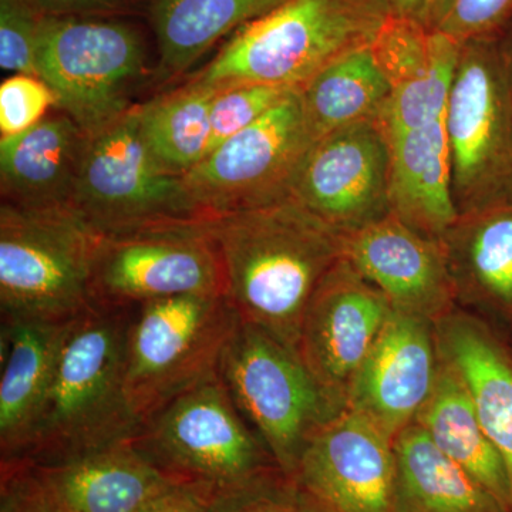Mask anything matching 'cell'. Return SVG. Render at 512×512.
Wrapping results in <instances>:
<instances>
[{
    "label": "cell",
    "mask_w": 512,
    "mask_h": 512,
    "mask_svg": "<svg viewBox=\"0 0 512 512\" xmlns=\"http://www.w3.org/2000/svg\"><path fill=\"white\" fill-rule=\"evenodd\" d=\"M399 512H507L416 423L393 441Z\"/></svg>",
    "instance_id": "cell-26"
},
{
    "label": "cell",
    "mask_w": 512,
    "mask_h": 512,
    "mask_svg": "<svg viewBox=\"0 0 512 512\" xmlns=\"http://www.w3.org/2000/svg\"><path fill=\"white\" fill-rule=\"evenodd\" d=\"M315 140L357 124L379 123L390 86L370 46L339 57L298 89Z\"/></svg>",
    "instance_id": "cell-28"
},
{
    "label": "cell",
    "mask_w": 512,
    "mask_h": 512,
    "mask_svg": "<svg viewBox=\"0 0 512 512\" xmlns=\"http://www.w3.org/2000/svg\"><path fill=\"white\" fill-rule=\"evenodd\" d=\"M215 93L217 89L191 79L173 92L137 104L141 138L165 173L183 177L207 157Z\"/></svg>",
    "instance_id": "cell-29"
},
{
    "label": "cell",
    "mask_w": 512,
    "mask_h": 512,
    "mask_svg": "<svg viewBox=\"0 0 512 512\" xmlns=\"http://www.w3.org/2000/svg\"><path fill=\"white\" fill-rule=\"evenodd\" d=\"M207 504L210 512H322L296 478L281 470Z\"/></svg>",
    "instance_id": "cell-31"
},
{
    "label": "cell",
    "mask_w": 512,
    "mask_h": 512,
    "mask_svg": "<svg viewBox=\"0 0 512 512\" xmlns=\"http://www.w3.org/2000/svg\"><path fill=\"white\" fill-rule=\"evenodd\" d=\"M87 140L82 128L60 110L23 133L0 137L3 201L70 207Z\"/></svg>",
    "instance_id": "cell-23"
},
{
    "label": "cell",
    "mask_w": 512,
    "mask_h": 512,
    "mask_svg": "<svg viewBox=\"0 0 512 512\" xmlns=\"http://www.w3.org/2000/svg\"><path fill=\"white\" fill-rule=\"evenodd\" d=\"M66 323L2 319L0 463L28 453Z\"/></svg>",
    "instance_id": "cell-22"
},
{
    "label": "cell",
    "mask_w": 512,
    "mask_h": 512,
    "mask_svg": "<svg viewBox=\"0 0 512 512\" xmlns=\"http://www.w3.org/2000/svg\"><path fill=\"white\" fill-rule=\"evenodd\" d=\"M390 15L389 0H288L237 30L192 79L212 89H301L339 57L372 45Z\"/></svg>",
    "instance_id": "cell-3"
},
{
    "label": "cell",
    "mask_w": 512,
    "mask_h": 512,
    "mask_svg": "<svg viewBox=\"0 0 512 512\" xmlns=\"http://www.w3.org/2000/svg\"><path fill=\"white\" fill-rule=\"evenodd\" d=\"M131 309L90 306L69 320L28 453L53 463L133 439L140 429L126 393Z\"/></svg>",
    "instance_id": "cell-2"
},
{
    "label": "cell",
    "mask_w": 512,
    "mask_h": 512,
    "mask_svg": "<svg viewBox=\"0 0 512 512\" xmlns=\"http://www.w3.org/2000/svg\"><path fill=\"white\" fill-rule=\"evenodd\" d=\"M140 512H210L208 504L187 488L174 485L154 498Z\"/></svg>",
    "instance_id": "cell-37"
},
{
    "label": "cell",
    "mask_w": 512,
    "mask_h": 512,
    "mask_svg": "<svg viewBox=\"0 0 512 512\" xmlns=\"http://www.w3.org/2000/svg\"><path fill=\"white\" fill-rule=\"evenodd\" d=\"M131 441L171 483L205 503L279 470L218 370L143 421Z\"/></svg>",
    "instance_id": "cell-4"
},
{
    "label": "cell",
    "mask_w": 512,
    "mask_h": 512,
    "mask_svg": "<svg viewBox=\"0 0 512 512\" xmlns=\"http://www.w3.org/2000/svg\"><path fill=\"white\" fill-rule=\"evenodd\" d=\"M389 141L379 123L357 124L315 141L292 197L346 235L390 212Z\"/></svg>",
    "instance_id": "cell-14"
},
{
    "label": "cell",
    "mask_w": 512,
    "mask_h": 512,
    "mask_svg": "<svg viewBox=\"0 0 512 512\" xmlns=\"http://www.w3.org/2000/svg\"><path fill=\"white\" fill-rule=\"evenodd\" d=\"M218 375L286 476H295L316 431L343 412L296 350L242 320L222 352Z\"/></svg>",
    "instance_id": "cell-7"
},
{
    "label": "cell",
    "mask_w": 512,
    "mask_h": 512,
    "mask_svg": "<svg viewBox=\"0 0 512 512\" xmlns=\"http://www.w3.org/2000/svg\"><path fill=\"white\" fill-rule=\"evenodd\" d=\"M437 350L466 384L510 483L512 512V346L487 320L457 306L434 323Z\"/></svg>",
    "instance_id": "cell-20"
},
{
    "label": "cell",
    "mask_w": 512,
    "mask_h": 512,
    "mask_svg": "<svg viewBox=\"0 0 512 512\" xmlns=\"http://www.w3.org/2000/svg\"><path fill=\"white\" fill-rule=\"evenodd\" d=\"M439 369L434 323L394 311L357 373L348 409L394 440L416 421Z\"/></svg>",
    "instance_id": "cell-17"
},
{
    "label": "cell",
    "mask_w": 512,
    "mask_h": 512,
    "mask_svg": "<svg viewBox=\"0 0 512 512\" xmlns=\"http://www.w3.org/2000/svg\"><path fill=\"white\" fill-rule=\"evenodd\" d=\"M0 512H43L32 461L0 463Z\"/></svg>",
    "instance_id": "cell-35"
},
{
    "label": "cell",
    "mask_w": 512,
    "mask_h": 512,
    "mask_svg": "<svg viewBox=\"0 0 512 512\" xmlns=\"http://www.w3.org/2000/svg\"><path fill=\"white\" fill-rule=\"evenodd\" d=\"M443 120L458 217L512 204L507 29L461 43Z\"/></svg>",
    "instance_id": "cell-6"
},
{
    "label": "cell",
    "mask_w": 512,
    "mask_h": 512,
    "mask_svg": "<svg viewBox=\"0 0 512 512\" xmlns=\"http://www.w3.org/2000/svg\"><path fill=\"white\" fill-rule=\"evenodd\" d=\"M208 222L104 237L94 269L92 305L131 309L174 296L227 295Z\"/></svg>",
    "instance_id": "cell-12"
},
{
    "label": "cell",
    "mask_w": 512,
    "mask_h": 512,
    "mask_svg": "<svg viewBox=\"0 0 512 512\" xmlns=\"http://www.w3.org/2000/svg\"><path fill=\"white\" fill-rule=\"evenodd\" d=\"M343 258L396 312L436 323L458 306L443 242L393 214L343 235Z\"/></svg>",
    "instance_id": "cell-16"
},
{
    "label": "cell",
    "mask_w": 512,
    "mask_h": 512,
    "mask_svg": "<svg viewBox=\"0 0 512 512\" xmlns=\"http://www.w3.org/2000/svg\"><path fill=\"white\" fill-rule=\"evenodd\" d=\"M43 512H140L174 487L127 440L53 463H33Z\"/></svg>",
    "instance_id": "cell-19"
},
{
    "label": "cell",
    "mask_w": 512,
    "mask_h": 512,
    "mask_svg": "<svg viewBox=\"0 0 512 512\" xmlns=\"http://www.w3.org/2000/svg\"><path fill=\"white\" fill-rule=\"evenodd\" d=\"M315 141L295 90L183 175L185 187L210 218L288 200Z\"/></svg>",
    "instance_id": "cell-11"
},
{
    "label": "cell",
    "mask_w": 512,
    "mask_h": 512,
    "mask_svg": "<svg viewBox=\"0 0 512 512\" xmlns=\"http://www.w3.org/2000/svg\"><path fill=\"white\" fill-rule=\"evenodd\" d=\"M295 90L298 89L266 84H238L217 89L211 107L208 154L221 147L229 138L252 126Z\"/></svg>",
    "instance_id": "cell-30"
},
{
    "label": "cell",
    "mask_w": 512,
    "mask_h": 512,
    "mask_svg": "<svg viewBox=\"0 0 512 512\" xmlns=\"http://www.w3.org/2000/svg\"><path fill=\"white\" fill-rule=\"evenodd\" d=\"M42 16H89L109 13L131 5L134 0H23Z\"/></svg>",
    "instance_id": "cell-36"
},
{
    "label": "cell",
    "mask_w": 512,
    "mask_h": 512,
    "mask_svg": "<svg viewBox=\"0 0 512 512\" xmlns=\"http://www.w3.org/2000/svg\"><path fill=\"white\" fill-rule=\"evenodd\" d=\"M103 235L69 205L0 207L2 319L69 322L92 306Z\"/></svg>",
    "instance_id": "cell-5"
},
{
    "label": "cell",
    "mask_w": 512,
    "mask_h": 512,
    "mask_svg": "<svg viewBox=\"0 0 512 512\" xmlns=\"http://www.w3.org/2000/svg\"><path fill=\"white\" fill-rule=\"evenodd\" d=\"M512 22V0H434L427 28L457 42L503 32Z\"/></svg>",
    "instance_id": "cell-32"
},
{
    "label": "cell",
    "mask_w": 512,
    "mask_h": 512,
    "mask_svg": "<svg viewBox=\"0 0 512 512\" xmlns=\"http://www.w3.org/2000/svg\"><path fill=\"white\" fill-rule=\"evenodd\" d=\"M208 231L239 318L298 352L303 316L343 258V235L293 197L212 218Z\"/></svg>",
    "instance_id": "cell-1"
},
{
    "label": "cell",
    "mask_w": 512,
    "mask_h": 512,
    "mask_svg": "<svg viewBox=\"0 0 512 512\" xmlns=\"http://www.w3.org/2000/svg\"><path fill=\"white\" fill-rule=\"evenodd\" d=\"M457 305L512 328V204L461 215L441 238Z\"/></svg>",
    "instance_id": "cell-21"
},
{
    "label": "cell",
    "mask_w": 512,
    "mask_h": 512,
    "mask_svg": "<svg viewBox=\"0 0 512 512\" xmlns=\"http://www.w3.org/2000/svg\"><path fill=\"white\" fill-rule=\"evenodd\" d=\"M386 137L390 212L424 237L441 241L458 220L444 120Z\"/></svg>",
    "instance_id": "cell-24"
},
{
    "label": "cell",
    "mask_w": 512,
    "mask_h": 512,
    "mask_svg": "<svg viewBox=\"0 0 512 512\" xmlns=\"http://www.w3.org/2000/svg\"><path fill=\"white\" fill-rule=\"evenodd\" d=\"M414 423L510 512V483L503 460L481 426L466 384L441 359L433 392Z\"/></svg>",
    "instance_id": "cell-25"
},
{
    "label": "cell",
    "mask_w": 512,
    "mask_h": 512,
    "mask_svg": "<svg viewBox=\"0 0 512 512\" xmlns=\"http://www.w3.org/2000/svg\"><path fill=\"white\" fill-rule=\"evenodd\" d=\"M434 0H389L393 15L417 20L426 25Z\"/></svg>",
    "instance_id": "cell-38"
},
{
    "label": "cell",
    "mask_w": 512,
    "mask_h": 512,
    "mask_svg": "<svg viewBox=\"0 0 512 512\" xmlns=\"http://www.w3.org/2000/svg\"><path fill=\"white\" fill-rule=\"evenodd\" d=\"M288 0H153L158 72L165 79L188 72L222 37L234 35Z\"/></svg>",
    "instance_id": "cell-27"
},
{
    "label": "cell",
    "mask_w": 512,
    "mask_h": 512,
    "mask_svg": "<svg viewBox=\"0 0 512 512\" xmlns=\"http://www.w3.org/2000/svg\"><path fill=\"white\" fill-rule=\"evenodd\" d=\"M393 312L386 296L345 258L330 269L309 302L298 353L340 409H348L357 373Z\"/></svg>",
    "instance_id": "cell-13"
},
{
    "label": "cell",
    "mask_w": 512,
    "mask_h": 512,
    "mask_svg": "<svg viewBox=\"0 0 512 512\" xmlns=\"http://www.w3.org/2000/svg\"><path fill=\"white\" fill-rule=\"evenodd\" d=\"M36 67L55 93L56 109L90 137L133 109L131 89L146 69V45L119 20L45 16Z\"/></svg>",
    "instance_id": "cell-10"
},
{
    "label": "cell",
    "mask_w": 512,
    "mask_h": 512,
    "mask_svg": "<svg viewBox=\"0 0 512 512\" xmlns=\"http://www.w3.org/2000/svg\"><path fill=\"white\" fill-rule=\"evenodd\" d=\"M508 47H510V59H511V82H512V22L507 28Z\"/></svg>",
    "instance_id": "cell-39"
},
{
    "label": "cell",
    "mask_w": 512,
    "mask_h": 512,
    "mask_svg": "<svg viewBox=\"0 0 512 512\" xmlns=\"http://www.w3.org/2000/svg\"><path fill=\"white\" fill-rule=\"evenodd\" d=\"M393 441L343 410L309 440L293 478L322 512H399Z\"/></svg>",
    "instance_id": "cell-15"
},
{
    "label": "cell",
    "mask_w": 512,
    "mask_h": 512,
    "mask_svg": "<svg viewBox=\"0 0 512 512\" xmlns=\"http://www.w3.org/2000/svg\"><path fill=\"white\" fill-rule=\"evenodd\" d=\"M390 86L379 124L400 133L443 119L461 43L417 20L390 15L370 45Z\"/></svg>",
    "instance_id": "cell-18"
},
{
    "label": "cell",
    "mask_w": 512,
    "mask_h": 512,
    "mask_svg": "<svg viewBox=\"0 0 512 512\" xmlns=\"http://www.w3.org/2000/svg\"><path fill=\"white\" fill-rule=\"evenodd\" d=\"M56 104L55 93L40 77L13 74L0 86V134L10 137L29 130Z\"/></svg>",
    "instance_id": "cell-34"
},
{
    "label": "cell",
    "mask_w": 512,
    "mask_h": 512,
    "mask_svg": "<svg viewBox=\"0 0 512 512\" xmlns=\"http://www.w3.org/2000/svg\"><path fill=\"white\" fill-rule=\"evenodd\" d=\"M45 16L23 0H0V67L37 76L36 56Z\"/></svg>",
    "instance_id": "cell-33"
},
{
    "label": "cell",
    "mask_w": 512,
    "mask_h": 512,
    "mask_svg": "<svg viewBox=\"0 0 512 512\" xmlns=\"http://www.w3.org/2000/svg\"><path fill=\"white\" fill-rule=\"evenodd\" d=\"M239 323L227 295L174 296L131 308L126 393L140 424L217 372Z\"/></svg>",
    "instance_id": "cell-9"
},
{
    "label": "cell",
    "mask_w": 512,
    "mask_h": 512,
    "mask_svg": "<svg viewBox=\"0 0 512 512\" xmlns=\"http://www.w3.org/2000/svg\"><path fill=\"white\" fill-rule=\"evenodd\" d=\"M495 328H497V326H495ZM501 332H503L504 335L507 336L508 342H510V345L512 346V328L507 330H501Z\"/></svg>",
    "instance_id": "cell-40"
},
{
    "label": "cell",
    "mask_w": 512,
    "mask_h": 512,
    "mask_svg": "<svg viewBox=\"0 0 512 512\" xmlns=\"http://www.w3.org/2000/svg\"><path fill=\"white\" fill-rule=\"evenodd\" d=\"M73 208L103 237L207 224L183 177L165 173L141 138L136 106L90 136Z\"/></svg>",
    "instance_id": "cell-8"
}]
</instances>
